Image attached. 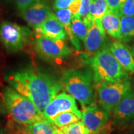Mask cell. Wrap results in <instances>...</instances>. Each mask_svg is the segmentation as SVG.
Returning a JSON list of instances; mask_svg holds the SVG:
<instances>
[{"mask_svg":"<svg viewBox=\"0 0 134 134\" xmlns=\"http://www.w3.org/2000/svg\"><path fill=\"white\" fill-rule=\"evenodd\" d=\"M9 85L17 92L29 98L42 113L61 90L57 80L32 67L18 70L8 77Z\"/></svg>","mask_w":134,"mask_h":134,"instance_id":"obj_1","label":"cell"},{"mask_svg":"<svg viewBox=\"0 0 134 134\" xmlns=\"http://www.w3.org/2000/svg\"><path fill=\"white\" fill-rule=\"evenodd\" d=\"M2 98L9 115L19 124L28 125L36 122H47L42 113L34 104L14 89L6 87L2 93Z\"/></svg>","mask_w":134,"mask_h":134,"instance_id":"obj_2","label":"cell"},{"mask_svg":"<svg viewBox=\"0 0 134 134\" xmlns=\"http://www.w3.org/2000/svg\"><path fill=\"white\" fill-rule=\"evenodd\" d=\"M93 71V80L102 81H119L126 80L128 73L122 68L109 47H104L93 55L90 60Z\"/></svg>","mask_w":134,"mask_h":134,"instance_id":"obj_3","label":"cell"},{"mask_svg":"<svg viewBox=\"0 0 134 134\" xmlns=\"http://www.w3.org/2000/svg\"><path fill=\"white\" fill-rule=\"evenodd\" d=\"M93 78L87 70H70L63 75L62 84L66 91L83 106L94 103Z\"/></svg>","mask_w":134,"mask_h":134,"instance_id":"obj_4","label":"cell"},{"mask_svg":"<svg viewBox=\"0 0 134 134\" xmlns=\"http://www.w3.org/2000/svg\"><path fill=\"white\" fill-rule=\"evenodd\" d=\"M99 101L102 108L108 112L116 105L132 90L131 84L125 80L119 81H102L98 83Z\"/></svg>","mask_w":134,"mask_h":134,"instance_id":"obj_5","label":"cell"},{"mask_svg":"<svg viewBox=\"0 0 134 134\" xmlns=\"http://www.w3.org/2000/svg\"><path fill=\"white\" fill-rule=\"evenodd\" d=\"M31 35L27 27L6 21L0 23V42L9 51L23 50L29 42Z\"/></svg>","mask_w":134,"mask_h":134,"instance_id":"obj_6","label":"cell"},{"mask_svg":"<svg viewBox=\"0 0 134 134\" xmlns=\"http://www.w3.org/2000/svg\"><path fill=\"white\" fill-rule=\"evenodd\" d=\"M75 100L71 95L65 93L57 94L42 112L45 119L47 122L53 124V120L56 116L65 112L74 113L81 119L82 113L78 109Z\"/></svg>","mask_w":134,"mask_h":134,"instance_id":"obj_7","label":"cell"},{"mask_svg":"<svg viewBox=\"0 0 134 134\" xmlns=\"http://www.w3.org/2000/svg\"><path fill=\"white\" fill-rule=\"evenodd\" d=\"M37 52L42 56L53 60H61L71 53V49L63 41H57L36 34L34 41Z\"/></svg>","mask_w":134,"mask_h":134,"instance_id":"obj_8","label":"cell"},{"mask_svg":"<svg viewBox=\"0 0 134 134\" xmlns=\"http://www.w3.org/2000/svg\"><path fill=\"white\" fill-rule=\"evenodd\" d=\"M81 120L90 130V133L97 132L108 124L109 113L93 103L83 105Z\"/></svg>","mask_w":134,"mask_h":134,"instance_id":"obj_9","label":"cell"},{"mask_svg":"<svg viewBox=\"0 0 134 134\" xmlns=\"http://www.w3.org/2000/svg\"><path fill=\"white\" fill-rule=\"evenodd\" d=\"M52 14L46 0H38L19 12V16L34 29L41 26Z\"/></svg>","mask_w":134,"mask_h":134,"instance_id":"obj_10","label":"cell"},{"mask_svg":"<svg viewBox=\"0 0 134 134\" xmlns=\"http://www.w3.org/2000/svg\"><path fill=\"white\" fill-rule=\"evenodd\" d=\"M105 31L102 23V19H96L89 29L88 34L84 41L86 50L94 55L104 47Z\"/></svg>","mask_w":134,"mask_h":134,"instance_id":"obj_11","label":"cell"},{"mask_svg":"<svg viewBox=\"0 0 134 134\" xmlns=\"http://www.w3.org/2000/svg\"><path fill=\"white\" fill-rule=\"evenodd\" d=\"M34 29L36 34L57 41H64L67 36L64 27L54 14Z\"/></svg>","mask_w":134,"mask_h":134,"instance_id":"obj_12","label":"cell"},{"mask_svg":"<svg viewBox=\"0 0 134 134\" xmlns=\"http://www.w3.org/2000/svg\"><path fill=\"white\" fill-rule=\"evenodd\" d=\"M109 48L125 71L134 73L133 55L125 45L115 41L111 43Z\"/></svg>","mask_w":134,"mask_h":134,"instance_id":"obj_13","label":"cell"},{"mask_svg":"<svg viewBox=\"0 0 134 134\" xmlns=\"http://www.w3.org/2000/svg\"><path fill=\"white\" fill-rule=\"evenodd\" d=\"M115 119L124 122L134 119V91L131 90L114 109Z\"/></svg>","mask_w":134,"mask_h":134,"instance_id":"obj_14","label":"cell"},{"mask_svg":"<svg viewBox=\"0 0 134 134\" xmlns=\"http://www.w3.org/2000/svg\"><path fill=\"white\" fill-rule=\"evenodd\" d=\"M102 23L105 31L116 40H121L120 17L108 11L102 18Z\"/></svg>","mask_w":134,"mask_h":134,"instance_id":"obj_15","label":"cell"},{"mask_svg":"<svg viewBox=\"0 0 134 134\" xmlns=\"http://www.w3.org/2000/svg\"><path fill=\"white\" fill-rule=\"evenodd\" d=\"M109 11L107 0H92L90 13L86 18L83 19L88 29L95 20L102 19Z\"/></svg>","mask_w":134,"mask_h":134,"instance_id":"obj_16","label":"cell"},{"mask_svg":"<svg viewBox=\"0 0 134 134\" xmlns=\"http://www.w3.org/2000/svg\"><path fill=\"white\" fill-rule=\"evenodd\" d=\"M54 124L47 122H36L31 124L25 125L24 134H53L57 129Z\"/></svg>","mask_w":134,"mask_h":134,"instance_id":"obj_17","label":"cell"},{"mask_svg":"<svg viewBox=\"0 0 134 134\" xmlns=\"http://www.w3.org/2000/svg\"><path fill=\"white\" fill-rule=\"evenodd\" d=\"M122 38L120 41L128 42L134 38V16H122L120 18Z\"/></svg>","mask_w":134,"mask_h":134,"instance_id":"obj_18","label":"cell"},{"mask_svg":"<svg viewBox=\"0 0 134 134\" xmlns=\"http://www.w3.org/2000/svg\"><path fill=\"white\" fill-rule=\"evenodd\" d=\"M71 29L74 36L83 42L86 38L89 31L88 26L78 16H72Z\"/></svg>","mask_w":134,"mask_h":134,"instance_id":"obj_19","label":"cell"},{"mask_svg":"<svg viewBox=\"0 0 134 134\" xmlns=\"http://www.w3.org/2000/svg\"><path fill=\"white\" fill-rule=\"evenodd\" d=\"M80 119L79 117L74 113L71 112H65L56 116L53 120V124L60 128L78 122Z\"/></svg>","mask_w":134,"mask_h":134,"instance_id":"obj_20","label":"cell"},{"mask_svg":"<svg viewBox=\"0 0 134 134\" xmlns=\"http://www.w3.org/2000/svg\"><path fill=\"white\" fill-rule=\"evenodd\" d=\"M64 134H90V130L83 122H76L66 126L60 127Z\"/></svg>","mask_w":134,"mask_h":134,"instance_id":"obj_21","label":"cell"},{"mask_svg":"<svg viewBox=\"0 0 134 134\" xmlns=\"http://www.w3.org/2000/svg\"><path fill=\"white\" fill-rule=\"evenodd\" d=\"M126 0H107L109 11L121 17V10Z\"/></svg>","mask_w":134,"mask_h":134,"instance_id":"obj_22","label":"cell"},{"mask_svg":"<svg viewBox=\"0 0 134 134\" xmlns=\"http://www.w3.org/2000/svg\"><path fill=\"white\" fill-rule=\"evenodd\" d=\"M134 16V0L125 1L121 10V16Z\"/></svg>","mask_w":134,"mask_h":134,"instance_id":"obj_23","label":"cell"},{"mask_svg":"<svg viewBox=\"0 0 134 134\" xmlns=\"http://www.w3.org/2000/svg\"><path fill=\"white\" fill-rule=\"evenodd\" d=\"M92 0H81V7L78 16L82 19L88 16L90 11Z\"/></svg>","mask_w":134,"mask_h":134,"instance_id":"obj_24","label":"cell"},{"mask_svg":"<svg viewBox=\"0 0 134 134\" xmlns=\"http://www.w3.org/2000/svg\"><path fill=\"white\" fill-rule=\"evenodd\" d=\"M17 9L19 12L24 11L30 5L34 3L38 0H13Z\"/></svg>","mask_w":134,"mask_h":134,"instance_id":"obj_25","label":"cell"},{"mask_svg":"<svg viewBox=\"0 0 134 134\" xmlns=\"http://www.w3.org/2000/svg\"><path fill=\"white\" fill-rule=\"evenodd\" d=\"M74 0H55L53 8L55 10L68 8Z\"/></svg>","mask_w":134,"mask_h":134,"instance_id":"obj_26","label":"cell"},{"mask_svg":"<svg viewBox=\"0 0 134 134\" xmlns=\"http://www.w3.org/2000/svg\"><path fill=\"white\" fill-rule=\"evenodd\" d=\"M81 0H74L70 5L68 9H70L72 16H78L80 7H81Z\"/></svg>","mask_w":134,"mask_h":134,"instance_id":"obj_27","label":"cell"},{"mask_svg":"<svg viewBox=\"0 0 134 134\" xmlns=\"http://www.w3.org/2000/svg\"><path fill=\"white\" fill-rule=\"evenodd\" d=\"M110 131H111L110 126L108 124L104 127L103 129L99 130V131L97 132H94V133H90V134H109Z\"/></svg>","mask_w":134,"mask_h":134,"instance_id":"obj_28","label":"cell"},{"mask_svg":"<svg viewBox=\"0 0 134 134\" xmlns=\"http://www.w3.org/2000/svg\"><path fill=\"white\" fill-rule=\"evenodd\" d=\"M53 134H64V133H63V132L62 131V130H60L59 129H57L55 130V132Z\"/></svg>","mask_w":134,"mask_h":134,"instance_id":"obj_29","label":"cell"},{"mask_svg":"<svg viewBox=\"0 0 134 134\" xmlns=\"http://www.w3.org/2000/svg\"><path fill=\"white\" fill-rule=\"evenodd\" d=\"M0 134H9V133H8V130L1 129L0 130Z\"/></svg>","mask_w":134,"mask_h":134,"instance_id":"obj_30","label":"cell"},{"mask_svg":"<svg viewBox=\"0 0 134 134\" xmlns=\"http://www.w3.org/2000/svg\"><path fill=\"white\" fill-rule=\"evenodd\" d=\"M132 53H133V57H134V45H133V48H132Z\"/></svg>","mask_w":134,"mask_h":134,"instance_id":"obj_31","label":"cell"},{"mask_svg":"<svg viewBox=\"0 0 134 134\" xmlns=\"http://www.w3.org/2000/svg\"><path fill=\"white\" fill-rule=\"evenodd\" d=\"M1 111H2V109H1V108L0 107V114L1 113Z\"/></svg>","mask_w":134,"mask_h":134,"instance_id":"obj_32","label":"cell"},{"mask_svg":"<svg viewBox=\"0 0 134 134\" xmlns=\"http://www.w3.org/2000/svg\"><path fill=\"white\" fill-rule=\"evenodd\" d=\"M1 130V129H0V130Z\"/></svg>","mask_w":134,"mask_h":134,"instance_id":"obj_33","label":"cell"}]
</instances>
